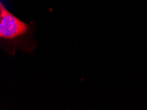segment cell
Returning <instances> with one entry per match:
<instances>
[{
  "instance_id": "1",
  "label": "cell",
  "mask_w": 147,
  "mask_h": 110,
  "mask_svg": "<svg viewBox=\"0 0 147 110\" xmlns=\"http://www.w3.org/2000/svg\"><path fill=\"white\" fill-rule=\"evenodd\" d=\"M33 27L12 14L0 0V48L11 56L17 51L32 52L36 46Z\"/></svg>"
}]
</instances>
